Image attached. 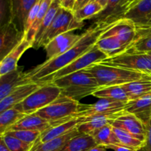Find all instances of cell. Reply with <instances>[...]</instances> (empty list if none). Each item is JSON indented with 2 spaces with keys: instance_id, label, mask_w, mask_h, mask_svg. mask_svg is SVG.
I'll list each match as a JSON object with an SVG mask.
<instances>
[{
  "instance_id": "cell-23",
  "label": "cell",
  "mask_w": 151,
  "mask_h": 151,
  "mask_svg": "<svg viewBox=\"0 0 151 151\" xmlns=\"http://www.w3.org/2000/svg\"><path fill=\"white\" fill-rule=\"evenodd\" d=\"M99 50L107 55L108 57H114L115 55L123 53L128 50V47L120 41L118 37L101 36L95 44Z\"/></svg>"
},
{
  "instance_id": "cell-25",
  "label": "cell",
  "mask_w": 151,
  "mask_h": 151,
  "mask_svg": "<svg viewBox=\"0 0 151 151\" xmlns=\"http://www.w3.org/2000/svg\"><path fill=\"white\" fill-rule=\"evenodd\" d=\"M134 41L127 51L147 53L151 52V26H139Z\"/></svg>"
},
{
  "instance_id": "cell-32",
  "label": "cell",
  "mask_w": 151,
  "mask_h": 151,
  "mask_svg": "<svg viewBox=\"0 0 151 151\" xmlns=\"http://www.w3.org/2000/svg\"><path fill=\"white\" fill-rule=\"evenodd\" d=\"M104 10V7L97 1H90L81 8L73 11L74 16L78 22H83L88 19H93Z\"/></svg>"
},
{
  "instance_id": "cell-28",
  "label": "cell",
  "mask_w": 151,
  "mask_h": 151,
  "mask_svg": "<svg viewBox=\"0 0 151 151\" xmlns=\"http://www.w3.org/2000/svg\"><path fill=\"white\" fill-rule=\"evenodd\" d=\"M92 95L100 99H108L126 103L129 102L126 92L121 86L100 87Z\"/></svg>"
},
{
  "instance_id": "cell-20",
  "label": "cell",
  "mask_w": 151,
  "mask_h": 151,
  "mask_svg": "<svg viewBox=\"0 0 151 151\" xmlns=\"http://www.w3.org/2000/svg\"><path fill=\"white\" fill-rule=\"evenodd\" d=\"M116 114L93 116V117H89L87 119H81V122L78 126V131L81 134H85L91 136L96 131L106 125H111L116 117Z\"/></svg>"
},
{
  "instance_id": "cell-2",
  "label": "cell",
  "mask_w": 151,
  "mask_h": 151,
  "mask_svg": "<svg viewBox=\"0 0 151 151\" xmlns=\"http://www.w3.org/2000/svg\"><path fill=\"white\" fill-rule=\"evenodd\" d=\"M52 82L61 89V94L78 101L92 95L100 88L92 74L86 70L74 72Z\"/></svg>"
},
{
  "instance_id": "cell-29",
  "label": "cell",
  "mask_w": 151,
  "mask_h": 151,
  "mask_svg": "<svg viewBox=\"0 0 151 151\" xmlns=\"http://www.w3.org/2000/svg\"><path fill=\"white\" fill-rule=\"evenodd\" d=\"M60 7H60V2H59L58 0H53L50 8H49L48 11L46 13L45 16H44V19H43L42 23H41V26H40L39 29H38V32H37L36 35H35V39H34L33 47L38 48L41 38L44 35V32L47 31L49 27L50 26L52 22H53L55 17L56 16V15H57L58 12L60 10Z\"/></svg>"
},
{
  "instance_id": "cell-14",
  "label": "cell",
  "mask_w": 151,
  "mask_h": 151,
  "mask_svg": "<svg viewBox=\"0 0 151 151\" xmlns=\"http://www.w3.org/2000/svg\"><path fill=\"white\" fill-rule=\"evenodd\" d=\"M32 82L27 72L19 68L13 72L0 75V100L8 96L16 88L24 84Z\"/></svg>"
},
{
  "instance_id": "cell-6",
  "label": "cell",
  "mask_w": 151,
  "mask_h": 151,
  "mask_svg": "<svg viewBox=\"0 0 151 151\" xmlns=\"http://www.w3.org/2000/svg\"><path fill=\"white\" fill-rule=\"evenodd\" d=\"M83 26L84 22L77 21L74 16L73 11L60 7L53 22L41 38L38 48L46 47L50 41L61 34L81 29Z\"/></svg>"
},
{
  "instance_id": "cell-1",
  "label": "cell",
  "mask_w": 151,
  "mask_h": 151,
  "mask_svg": "<svg viewBox=\"0 0 151 151\" xmlns=\"http://www.w3.org/2000/svg\"><path fill=\"white\" fill-rule=\"evenodd\" d=\"M114 23L111 24H98L94 23L82 34L81 39L72 48L63 54L55 58L46 60L44 63L35 66L27 72V76L32 82L37 83H49L55 73L89 51L95 45L99 38Z\"/></svg>"
},
{
  "instance_id": "cell-7",
  "label": "cell",
  "mask_w": 151,
  "mask_h": 151,
  "mask_svg": "<svg viewBox=\"0 0 151 151\" xmlns=\"http://www.w3.org/2000/svg\"><path fill=\"white\" fill-rule=\"evenodd\" d=\"M102 63L151 75V59L147 53L126 51L114 57L108 58Z\"/></svg>"
},
{
  "instance_id": "cell-24",
  "label": "cell",
  "mask_w": 151,
  "mask_h": 151,
  "mask_svg": "<svg viewBox=\"0 0 151 151\" xmlns=\"http://www.w3.org/2000/svg\"><path fill=\"white\" fill-rule=\"evenodd\" d=\"M123 88L129 98V101L137 100L151 92V76L147 75L142 79L124 84Z\"/></svg>"
},
{
  "instance_id": "cell-8",
  "label": "cell",
  "mask_w": 151,
  "mask_h": 151,
  "mask_svg": "<svg viewBox=\"0 0 151 151\" xmlns=\"http://www.w3.org/2000/svg\"><path fill=\"white\" fill-rule=\"evenodd\" d=\"M107 55L105 54L103 52L99 50L97 46L94 45L89 51L87 52L84 55H81L75 60L66 66V67L63 68L58 72L55 73L52 76L50 82H52L54 80L58 79L62 77L66 76L68 75L74 73V72H79V71L85 70L89 66L95 64V63H101L103 60L108 58Z\"/></svg>"
},
{
  "instance_id": "cell-4",
  "label": "cell",
  "mask_w": 151,
  "mask_h": 151,
  "mask_svg": "<svg viewBox=\"0 0 151 151\" xmlns=\"http://www.w3.org/2000/svg\"><path fill=\"white\" fill-rule=\"evenodd\" d=\"M81 106V103L78 100L60 94L55 101L35 114L55 126L75 118L74 116L79 112Z\"/></svg>"
},
{
  "instance_id": "cell-36",
  "label": "cell",
  "mask_w": 151,
  "mask_h": 151,
  "mask_svg": "<svg viewBox=\"0 0 151 151\" xmlns=\"http://www.w3.org/2000/svg\"><path fill=\"white\" fill-rule=\"evenodd\" d=\"M0 138L2 139L10 151H30L32 147V145L21 141L7 134H1L0 135Z\"/></svg>"
},
{
  "instance_id": "cell-40",
  "label": "cell",
  "mask_w": 151,
  "mask_h": 151,
  "mask_svg": "<svg viewBox=\"0 0 151 151\" xmlns=\"http://www.w3.org/2000/svg\"><path fill=\"white\" fill-rule=\"evenodd\" d=\"M58 1L60 2V7L66 10L73 11L76 0H58Z\"/></svg>"
},
{
  "instance_id": "cell-37",
  "label": "cell",
  "mask_w": 151,
  "mask_h": 151,
  "mask_svg": "<svg viewBox=\"0 0 151 151\" xmlns=\"http://www.w3.org/2000/svg\"><path fill=\"white\" fill-rule=\"evenodd\" d=\"M12 22V1L0 0V28Z\"/></svg>"
},
{
  "instance_id": "cell-30",
  "label": "cell",
  "mask_w": 151,
  "mask_h": 151,
  "mask_svg": "<svg viewBox=\"0 0 151 151\" xmlns=\"http://www.w3.org/2000/svg\"><path fill=\"white\" fill-rule=\"evenodd\" d=\"M25 116L26 114L15 107L0 112V135L6 132Z\"/></svg>"
},
{
  "instance_id": "cell-35",
  "label": "cell",
  "mask_w": 151,
  "mask_h": 151,
  "mask_svg": "<svg viewBox=\"0 0 151 151\" xmlns=\"http://www.w3.org/2000/svg\"><path fill=\"white\" fill-rule=\"evenodd\" d=\"M41 133L35 131H27V130H9L3 134H7L15 137L18 139L33 145L34 143L38 139Z\"/></svg>"
},
{
  "instance_id": "cell-13",
  "label": "cell",
  "mask_w": 151,
  "mask_h": 151,
  "mask_svg": "<svg viewBox=\"0 0 151 151\" xmlns=\"http://www.w3.org/2000/svg\"><path fill=\"white\" fill-rule=\"evenodd\" d=\"M137 35V27L134 22L127 19H121L114 22L102 36L118 37L123 44L127 45L128 48L134 41Z\"/></svg>"
},
{
  "instance_id": "cell-9",
  "label": "cell",
  "mask_w": 151,
  "mask_h": 151,
  "mask_svg": "<svg viewBox=\"0 0 151 151\" xmlns=\"http://www.w3.org/2000/svg\"><path fill=\"white\" fill-rule=\"evenodd\" d=\"M126 104V103L122 102L108 99H100L94 104H81L79 112L77 113L74 117L87 119L93 116L114 114L125 110Z\"/></svg>"
},
{
  "instance_id": "cell-21",
  "label": "cell",
  "mask_w": 151,
  "mask_h": 151,
  "mask_svg": "<svg viewBox=\"0 0 151 151\" xmlns=\"http://www.w3.org/2000/svg\"><path fill=\"white\" fill-rule=\"evenodd\" d=\"M151 13V0H136L123 16L131 20L136 26L142 24Z\"/></svg>"
},
{
  "instance_id": "cell-26",
  "label": "cell",
  "mask_w": 151,
  "mask_h": 151,
  "mask_svg": "<svg viewBox=\"0 0 151 151\" xmlns=\"http://www.w3.org/2000/svg\"><path fill=\"white\" fill-rule=\"evenodd\" d=\"M80 133L77 128L73 131L63 136V137L50 140L46 142H35L30 151H60L71 139L78 135Z\"/></svg>"
},
{
  "instance_id": "cell-34",
  "label": "cell",
  "mask_w": 151,
  "mask_h": 151,
  "mask_svg": "<svg viewBox=\"0 0 151 151\" xmlns=\"http://www.w3.org/2000/svg\"><path fill=\"white\" fill-rule=\"evenodd\" d=\"M113 130L119 144L139 151L142 150L144 147L145 142L141 141L137 137L130 134L129 133L119 128H114V127Z\"/></svg>"
},
{
  "instance_id": "cell-11",
  "label": "cell",
  "mask_w": 151,
  "mask_h": 151,
  "mask_svg": "<svg viewBox=\"0 0 151 151\" xmlns=\"http://www.w3.org/2000/svg\"><path fill=\"white\" fill-rule=\"evenodd\" d=\"M25 33L19 30L13 22L0 28V59L8 55L24 38Z\"/></svg>"
},
{
  "instance_id": "cell-42",
  "label": "cell",
  "mask_w": 151,
  "mask_h": 151,
  "mask_svg": "<svg viewBox=\"0 0 151 151\" xmlns=\"http://www.w3.org/2000/svg\"><path fill=\"white\" fill-rule=\"evenodd\" d=\"M91 1V0H76L73 11H75V10L81 8V7H83L84 5H86V4H88V3L90 2Z\"/></svg>"
},
{
  "instance_id": "cell-31",
  "label": "cell",
  "mask_w": 151,
  "mask_h": 151,
  "mask_svg": "<svg viewBox=\"0 0 151 151\" xmlns=\"http://www.w3.org/2000/svg\"><path fill=\"white\" fill-rule=\"evenodd\" d=\"M91 136L94 138L97 145L107 147L110 145L119 144V141L114 132L113 126L111 125H106L103 128L96 131Z\"/></svg>"
},
{
  "instance_id": "cell-10",
  "label": "cell",
  "mask_w": 151,
  "mask_h": 151,
  "mask_svg": "<svg viewBox=\"0 0 151 151\" xmlns=\"http://www.w3.org/2000/svg\"><path fill=\"white\" fill-rule=\"evenodd\" d=\"M114 128H119L141 141L145 142L146 125L132 114L123 110L116 114L111 124Z\"/></svg>"
},
{
  "instance_id": "cell-49",
  "label": "cell",
  "mask_w": 151,
  "mask_h": 151,
  "mask_svg": "<svg viewBox=\"0 0 151 151\" xmlns=\"http://www.w3.org/2000/svg\"><path fill=\"white\" fill-rule=\"evenodd\" d=\"M150 76H151V75H150Z\"/></svg>"
},
{
  "instance_id": "cell-39",
  "label": "cell",
  "mask_w": 151,
  "mask_h": 151,
  "mask_svg": "<svg viewBox=\"0 0 151 151\" xmlns=\"http://www.w3.org/2000/svg\"><path fill=\"white\" fill-rule=\"evenodd\" d=\"M142 151H151V119L146 125V137Z\"/></svg>"
},
{
  "instance_id": "cell-33",
  "label": "cell",
  "mask_w": 151,
  "mask_h": 151,
  "mask_svg": "<svg viewBox=\"0 0 151 151\" xmlns=\"http://www.w3.org/2000/svg\"><path fill=\"white\" fill-rule=\"evenodd\" d=\"M52 1L53 0H43L42 1L41 6H40L39 10L38 12V14H37L36 18H35L33 24L31 26V27L29 28V30L25 33V37H26V38L28 41L34 43V39H35V35H36L37 32H38V29H39L40 26H41V23H42L43 19H44L46 13L48 11Z\"/></svg>"
},
{
  "instance_id": "cell-17",
  "label": "cell",
  "mask_w": 151,
  "mask_h": 151,
  "mask_svg": "<svg viewBox=\"0 0 151 151\" xmlns=\"http://www.w3.org/2000/svg\"><path fill=\"white\" fill-rule=\"evenodd\" d=\"M125 111L134 114L145 125H147L151 119V92L128 102Z\"/></svg>"
},
{
  "instance_id": "cell-44",
  "label": "cell",
  "mask_w": 151,
  "mask_h": 151,
  "mask_svg": "<svg viewBox=\"0 0 151 151\" xmlns=\"http://www.w3.org/2000/svg\"><path fill=\"white\" fill-rule=\"evenodd\" d=\"M0 151H10L5 145L2 139L0 138Z\"/></svg>"
},
{
  "instance_id": "cell-48",
  "label": "cell",
  "mask_w": 151,
  "mask_h": 151,
  "mask_svg": "<svg viewBox=\"0 0 151 151\" xmlns=\"http://www.w3.org/2000/svg\"><path fill=\"white\" fill-rule=\"evenodd\" d=\"M96 1V0H91V1Z\"/></svg>"
},
{
  "instance_id": "cell-38",
  "label": "cell",
  "mask_w": 151,
  "mask_h": 151,
  "mask_svg": "<svg viewBox=\"0 0 151 151\" xmlns=\"http://www.w3.org/2000/svg\"><path fill=\"white\" fill-rule=\"evenodd\" d=\"M43 0H38V1L36 2V4L33 6L31 10L29 11V14H28L26 24H25V33L27 32L29 29V28L31 27V26L33 24L34 21H35V18H36L37 14H38V12L39 10L40 6H41V2H42Z\"/></svg>"
},
{
  "instance_id": "cell-18",
  "label": "cell",
  "mask_w": 151,
  "mask_h": 151,
  "mask_svg": "<svg viewBox=\"0 0 151 151\" xmlns=\"http://www.w3.org/2000/svg\"><path fill=\"white\" fill-rule=\"evenodd\" d=\"M12 22L25 33V24L28 14L38 0H11Z\"/></svg>"
},
{
  "instance_id": "cell-5",
  "label": "cell",
  "mask_w": 151,
  "mask_h": 151,
  "mask_svg": "<svg viewBox=\"0 0 151 151\" xmlns=\"http://www.w3.org/2000/svg\"><path fill=\"white\" fill-rule=\"evenodd\" d=\"M60 94L61 89L54 83H45L15 108L26 115L32 114L52 103Z\"/></svg>"
},
{
  "instance_id": "cell-19",
  "label": "cell",
  "mask_w": 151,
  "mask_h": 151,
  "mask_svg": "<svg viewBox=\"0 0 151 151\" xmlns=\"http://www.w3.org/2000/svg\"><path fill=\"white\" fill-rule=\"evenodd\" d=\"M81 122V119L73 118V119H70V120L67 121L64 123L50 127V128L41 133L38 139L35 142H46L50 141V140L63 137V136L66 135V134H69V133L72 132L74 130L76 129Z\"/></svg>"
},
{
  "instance_id": "cell-47",
  "label": "cell",
  "mask_w": 151,
  "mask_h": 151,
  "mask_svg": "<svg viewBox=\"0 0 151 151\" xmlns=\"http://www.w3.org/2000/svg\"><path fill=\"white\" fill-rule=\"evenodd\" d=\"M147 54L148 55L149 57H150V59H151V52H147Z\"/></svg>"
},
{
  "instance_id": "cell-45",
  "label": "cell",
  "mask_w": 151,
  "mask_h": 151,
  "mask_svg": "<svg viewBox=\"0 0 151 151\" xmlns=\"http://www.w3.org/2000/svg\"><path fill=\"white\" fill-rule=\"evenodd\" d=\"M139 26H151V13L148 16H147V19H146V20L145 21L144 23H143L142 24L139 25ZM136 27H139V26H136Z\"/></svg>"
},
{
  "instance_id": "cell-3",
  "label": "cell",
  "mask_w": 151,
  "mask_h": 151,
  "mask_svg": "<svg viewBox=\"0 0 151 151\" xmlns=\"http://www.w3.org/2000/svg\"><path fill=\"white\" fill-rule=\"evenodd\" d=\"M85 70L92 74L100 88L122 86L147 76L142 72L116 67L102 62L95 63Z\"/></svg>"
},
{
  "instance_id": "cell-15",
  "label": "cell",
  "mask_w": 151,
  "mask_h": 151,
  "mask_svg": "<svg viewBox=\"0 0 151 151\" xmlns=\"http://www.w3.org/2000/svg\"><path fill=\"white\" fill-rule=\"evenodd\" d=\"M40 85L41 84L32 81L18 87L8 96L0 100V112L15 107L18 104L23 102L27 97L34 92L40 86Z\"/></svg>"
},
{
  "instance_id": "cell-41",
  "label": "cell",
  "mask_w": 151,
  "mask_h": 151,
  "mask_svg": "<svg viewBox=\"0 0 151 151\" xmlns=\"http://www.w3.org/2000/svg\"><path fill=\"white\" fill-rule=\"evenodd\" d=\"M107 149H111L114 151H139L134 149L130 148V147L124 146L121 144H116V145H110L106 147Z\"/></svg>"
},
{
  "instance_id": "cell-22",
  "label": "cell",
  "mask_w": 151,
  "mask_h": 151,
  "mask_svg": "<svg viewBox=\"0 0 151 151\" xmlns=\"http://www.w3.org/2000/svg\"><path fill=\"white\" fill-rule=\"evenodd\" d=\"M50 127H52V125L48 121L34 113L32 114L26 115L9 130H27L42 133Z\"/></svg>"
},
{
  "instance_id": "cell-43",
  "label": "cell",
  "mask_w": 151,
  "mask_h": 151,
  "mask_svg": "<svg viewBox=\"0 0 151 151\" xmlns=\"http://www.w3.org/2000/svg\"><path fill=\"white\" fill-rule=\"evenodd\" d=\"M106 150H107V148L105 146L96 145L95 147H92V148H91L88 151H106Z\"/></svg>"
},
{
  "instance_id": "cell-27",
  "label": "cell",
  "mask_w": 151,
  "mask_h": 151,
  "mask_svg": "<svg viewBox=\"0 0 151 151\" xmlns=\"http://www.w3.org/2000/svg\"><path fill=\"white\" fill-rule=\"evenodd\" d=\"M96 145L92 136L80 133L71 139L60 151H88Z\"/></svg>"
},
{
  "instance_id": "cell-12",
  "label": "cell",
  "mask_w": 151,
  "mask_h": 151,
  "mask_svg": "<svg viewBox=\"0 0 151 151\" xmlns=\"http://www.w3.org/2000/svg\"><path fill=\"white\" fill-rule=\"evenodd\" d=\"M81 37L82 34L78 35L73 32H68L55 38L46 47H44L47 53V60L55 58L66 52L78 42Z\"/></svg>"
},
{
  "instance_id": "cell-16",
  "label": "cell",
  "mask_w": 151,
  "mask_h": 151,
  "mask_svg": "<svg viewBox=\"0 0 151 151\" xmlns=\"http://www.w3.org/2000/svg\"><path fill=\"white\" fill-rule=\"evenodd\" d=\"M33 47V43L28 41L24 36L22 41L5 56L0 62V75L13 72L18 69V62L22 55L28 49Z\"/></svg>"
},
{
  "instance_id": "cell-46",
  "label": "cell",
  "mask_w": 151,
  "mask_h": 151,
  "mask_svg": "<svg viewBox=\"0 0 151 151\" xmlns=\"http://www.w3.org/2000/svg\"><path fill=\"white\" fill-rule=\"evenodd\" d=\"M136 0H124V2H125V6H126L127 10H128V9H129V7H131L133 4H134V2Z\"/></svg>"
}]
</instances>
